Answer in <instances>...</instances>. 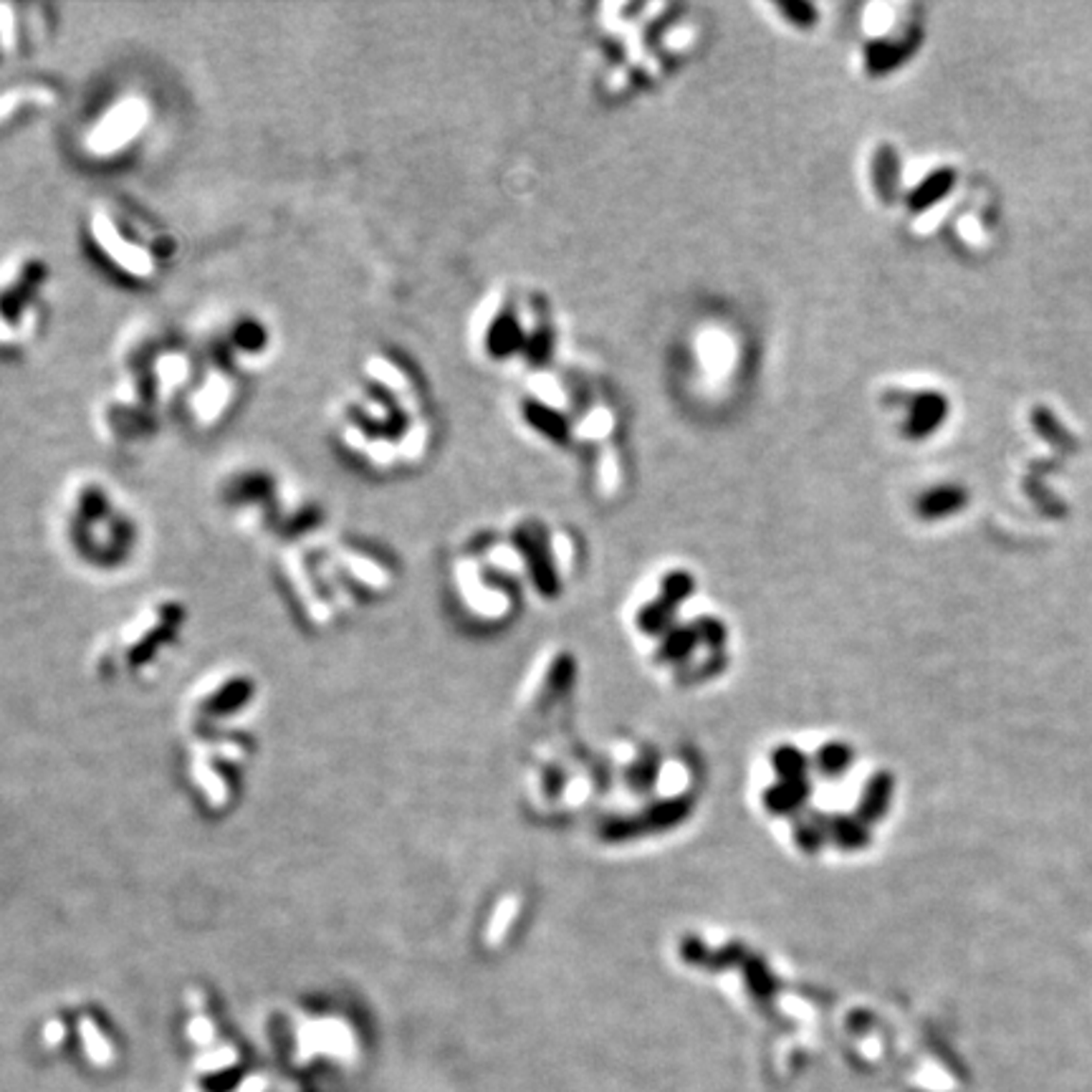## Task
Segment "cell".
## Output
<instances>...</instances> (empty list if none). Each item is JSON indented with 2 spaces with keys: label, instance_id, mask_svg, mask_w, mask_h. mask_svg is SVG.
I'll return each mask as SVG.
<instances>
[{
  "label": "cell",
  "instance_id": "obj_1",
  "mask_svg": "<svg viewBox=\"0 0 1092 1092\" xmlns=\"http://www.w3.org/2000/svg\"><path fill=\"white\" fill-rule=\"evenodd\" d=\"M339 448L364 468L393 473L428 458L435 420L423 379L390 349L370 352L334 413Z\"/></svg>",
  "mask_w": 1092,
  "mask_h": 1092
},
{
  "label": "cell",
  "instance_id": "obj_2",
  "mask_svg": "<svg viewBox=\"0 0 1092 1092\" xmlns=\"http://www.w3.org/2000/svg\"><path fill=\"white\" fill-rule=\"evenodd\" d=\"M201 352L167 329L134 331L116 357L112 393L97 408L99 435L114 448L142 446L152 438L160 415L180 408L193 382Z\"/></svg>",
  "mask_w": 1092,
  "mask_h": 1092
},
{
  "label": "cell",
  "instance_id": "obj_3",
  "mask_svg": "<svg viewBox=\"0 0 1092 1092\" xmlns=\"http://www.w3.org/2000/svg\"><path fill=\"white\" fill-rule=\"evenodd\" d=\"M89 246L114 276L147 286L172 261L175 243L160 225L122 201L101 198L86 210Z\"/></svg>",
  "mask_w": 1092,
  "mask_h": 1092
},
{
  "label": "cell",
  "instance_id": "obj_4",
  "mask_svg": "<svg viewBox=\"0 0 1092 1092\" xmlns=\"http://www.w3.org/2000/svg\"><path fill=\"white\" fill-rule=\"evenodd\" d=\"M66 537L89 562L112 564L130 555L139 526L122 493L107 478L79 473L66 484L62 499Z\"/></svg>",
  "mask_w": 1092,
  "mask_h": 1092
},
{
  "label": "cell",
  "instance_id": "obj_5",
  "mask_svg": "<svg viewBox=\"0 0 1092 1092\" xmlns=\"http://www.w3.org/2000/svg\"><path fill=\"white\" fill-rule=\"evenodd\" d=\"M51 271L44 255L18 248L3 261L0 273V344L6 352H24L39 339L46 316Z\"/></svg>",
  "mask_w": 1092,
  "mask_h": 1092
},
{
  "label": "cell",
  "instance_id": "obj_6",
  "mask_svg": "<svg viewBox=\"0 0 1092 1092\" xmlns=\"http://www.w3.org/2000/svg\"><path fill=\"white\" fill-rule=\"evenodd\" d=\"M154 122L152 99L137 89L109 97L79 132V147L86 160L114 162L142 145Z\"/></svg>",
  "mask_w": 1092,
  "mask_h": 1092
},
{
  "label": "cell",
  "instance_id": "obj_7",
  "mask_svg": "<svg viewBox=\"0 0 1092 1092\" xmlns=\"http://www.w3.org/2000/svg\"><path fill=\"white\" fill-rule=\"evenodd\" d=\"M240 395H243V375L225 364L220 357L201 349L198 370L195 378L183 395L180 413L193 431L208 432L216 431L231 417V413L238 408Z\"/></svg>",
  "mask_w": 1092,
  "mask_h": 1092
},
{
  "label": "cell",
  "instance_id": "obj_8",
  "mask_svg": "<svg viewBox=\"0 0 1092 1092\" xmlns=\"http://www.w3.org/2000/svg\"><path fill=\"white\" fill-rule=\"evenodd\" d=\"M223 499L243 526H261V529L263 523L278 514H284L286 521L289 514L293 519L299 516V521H308V511H311L307 508L301 514H293L291 499L286 496V485L276 473L266 468H240L231 473L223 484Z\"/></svg>",
  "mask_w": 1092,
  "mask_h": 1092
},
{
  "label": "cell",
  "instance_id": "obj_9",
  "mask_svg": "<svg viewBox=\"0 0 1092 1092\" xmlns=\"http://www.w3.org/2000/svg\"><path fill=\"white\" fill-rule=\"evenodd\" d=\"M273 349H276L273 331L261 316L251 311H240L228 316L223 324H218L216 329L210 331L208 344H205V352L220 357L243 378L261 372L273 357Z\"/></svg>",
  "mask_w": 1092,
  "mask_h": 1092
},
{
  "label": "cell",
  "instance_id": "obj_10",
  "mask_svg": "<svg viewBox=\"0 0 1092 1092\" xmlns=\"http://www.w3.org/2000/svg\"><path fill=\"white\" fill-rule=\"evenodd\" d=\"M59 104H62V89L51 79H16V81L6 84L3 97H0V124H3V130H10L13 124L26 122V119H33L39 114H48Z\"/></svg>",
  "mask_w": 1092,
  "mask_h": 1092
},
{
  "label": "cell",
  "instance_id": "obj_11",
  "mask_svg": "<svg viewBox=\"0 0 1092 1092\" xmlns=\"http://www.w3.org/2000/svg\"><path fill=\"white\" fill-rule=\"evenodd\" d=\"M46 6H28V3H0V39H3V56L13 59L41 46L51 28V18L46 16Z\"/></svg>",
  "mask_w": 1092,
  "mask_h": 1092
}]
</instances>
